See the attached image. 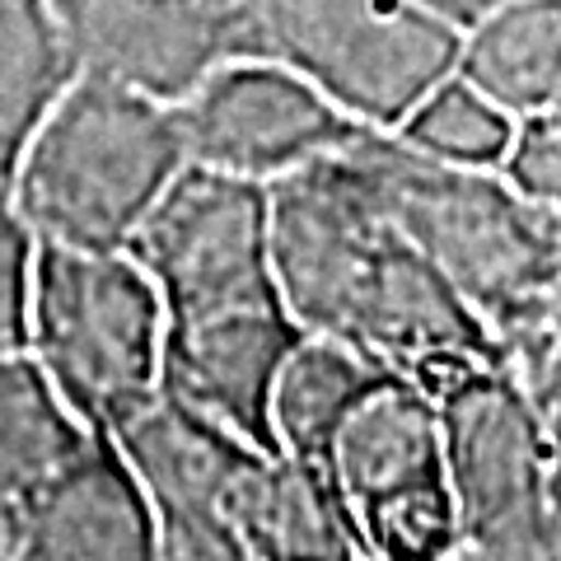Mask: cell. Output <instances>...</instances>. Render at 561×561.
I'll return each instance as SVG.
<instances>
[{"label":"cell","mask_w":561,"mask_h":561,"mask_svg":"<svg viewBox=\"0 0 561 561\" xmlns=\"http://www.w3.org/2000/svg\"><path fill=\"white\" fill-rule=\"evenodd\" d=\"M267 202L276 272L309 337L342 342L431 393L472 365L505 360L486 319L346 150L272 179Z\"/></svg>","instance_id":"cell-1"},{"label":"cell","mask_w":561,"mask_h":561,"mask_svg":"<svg viewBox=\"0 0 561 561\" xmlns=\"http://www.w3.org/2000/svg\"><path fill=\"white\" fill-rule=\"evenodd\" d=\"M164 300V389L272 449V389L305 328L272 253L267 183L187 164L131 234Z\"/></svg>","instance_id":"cell-2"},{"label":"cell","mask_w":561,"mask_h":561,"mask_svg":"<svg viewBox=\"0 0 561 561\" xmlns=\"http://www.w3.org/2000/svg\"><path fill=\"white\" fill-rule=\"evenodd\" d=\"M183 169L187 140L169 99L80 70L28 140L10 197L38 243L127 249Z\"/></svg>","instance_id":"cell-3"},{"label":"cell","mask_w":561,"mask_h":561,"mask_svg":"<svg viewBox=\"0 0 561 561\" xmlns=\"http://www.w3.org/2000/svg\"><path fill=\"white\" fill-rule=\"evenodd\" d=\"M346 154L375 183L389 216L482 313L501 346L557 290L561 239L548 225V206L529 202L505 173L496 179L491 169L440 160L379 127L360 131Z\"/></svg>","instance_id":"cell-4"},{"label":"cell","mask_w":561,"mask_h":561,"mask_svg":"<svg viewBox=\"0 0 561 561\" xmlns=\"http://www.w3.org/2000/svg\"><path fill=\"white\" fill-rule=\"evenodd\" d=\"M28 351L94 431L164 389V300L131 249L38 243Z\"/></svg>","instance_id":"cell-5"},{"label":"cell","mask_w":561,"mask_h":561,"mask_svg":"<svg viewBox=\"0 0 561 561\" xmlns=\"http://www.w3.org/2000/svg\"><path fill=\"white\" fill-rule=\"evenodd\" d=\"M131 459L173 561H276L280 454L160 389L108 431Z\"/></svg>","instance_id":"cell-6"},{"label":"cell","mask_w":561,"mask_h":561,"mask_svg":"<svg viewBox=\"0 0 561 561\" xmlns=\"http://www.w3.org/2000/svg\"><path fill=\"white\" fill-rule=\"evenodd\" d=\"M257 57L286 61L365 127L398 131L463 61V24L431 0H253Z\"/></svg>","instance_id":"cell-7"},{"label":"cell","mask_w":561,"mask_h":561,"mask_svg":"<svg viewBox=\"0 0 561 561\" xmlns=\"http://www.w3.org/2000/svg\"><path fill=\"white\" fill-rule=\"evenodd\" d=\"M459 538L472 557H542L561 542L557 454L529 393L486 360L435 389Z\"/></svg>","instance_id":"cell-8"},{"label":"cell","mask_w":561,"mask_h":561,"mask_svg":"<svg viewBox=\"0 0 561 561\" xmlns=\"http://www.w3.org/2000/svg\"><path fill=\"white\" fill-rule=\"evenodd\" d=\"M328 472L370 561L459 557L445 421L426 383L379 375L332 435Z\"/></svg>","instance_id":"cell-9"},{"label":"cell","mask_w":561,"mask_h":561,"mask_svg":"<svg viewBox=\"0 0 561 561\" xmlns=\"http://www.w3.org/2000/svg\"><path fill=\"white\" fill-rule=\"evenodd\" d=\"M173 108L183 122L187 164L257 183L342 154L360 131H370L313 80L272 57L225 61Z\"/></svg>","instance_id":"cell-10"},{"label":"cell","mask_w":561,"mask_h":561,"mask_svg":"<svg viewBox=\"0 0 561 561\" xmlns=\"http://www.w3.org/2000/svg\"><path fill=\"white\" fill-rule=\"evenodd\" d=\"M80 70L179 103L225 61L257 57L253 0H51Z\"/></svg>","instance_id":"cell-11"},{"label":"cell","mask_w":561,"mask_h":561,"mask_svg":"<svg viewBox=\"0 0 561 561\" xmlns=\"http://www.w3.org/2000/svg\"><path fill=\"white\" fill-rule=\"evenodd\" d=\"M24 561H150L160 524L131 459L108 431H94L76 459L33 491L14 515V552Z\"/></svg>","instance_id":"cell-12"},{"label":"cell","mask_w":561,"mask_h":561,"mask_svg":"<svg viewBox=\"0 0 561 561\" xmlns=\"http://www.w3.org/2000/svg\"><path fill=\"white\" fill-rule=\"evenodd\" d=\"M90 435L94 426L61 398L33 351H0V511L20 515Z\"/></svg>","instance_id":"cell-13"},{"label":"cell","mask_w":561,"mask_h":561,"mask_svg":"<svg viewBox=\"0 0 561 561\" xmlns=\"http://www.w3.org/2000/svg\"><path fill=\"white\" fill-rule=\"evenodd\" d=\"M80 76V57L51 0H0V183Z\"/></svg>","instance_id":"cell-14"},{"label":"cell","mask_w":561,"mask_h":561,"mask_svg":"<svg viewBox=\"0 0 561 561\" xmlns=\"http://www.w3.org/2000/svg\"><path fill=\"white\" fill-rule=\"evenodd\" d=\"M459 70L515 117L561 94V0H496L468 24Z\"/></svg>","instance_id":"cell-15"},{"label":"cell","mask_w":561,"mask_h":561,"mask_svg":"<svg viewBox=\"0 0 561 561\" xmlns=\"http://www.w3.org/2000/svg\"><path fill=\"white\" fill-rule=\"evenodd\" d=\"M379 375L375 360L351 351L332 337H300V346L286 356L272 389V440L276 454L328 468L332 435L346 421V412L360 402Z\"/></svg>","instance_id":"cell-16"},{"label":"cell","mask_w":561,"mask_h":561,"mask_svg":"<svg viewBox=\"0 0 561 561\" xmlns=\"http://www.w3.org/2000/svg\"><path fill=\"white\" fill-rule=\"evenodd\" d=\"M398 136H408L416 150L440 154L454 164L501 169L505 150L515 140V113L501 108L486 90H478L463 70H454L402 117Z\"/></svg>","instance_id":"cell-17"},{"label":"cell","mask_w":561,"mask_h":561,"mask_svg":"<svg viewBox=\"0 0 561 561\" xmlns=\"http://www.w3.org/2000/svg\"><path fill=\"white\" fill-rule=\"evenodd\" d=\"M501 173L529 202L561 210V94H552L548 103H538L529 113H519Z\"/></svg>","instance_id":"cell-18"},{"label":"cell","mask_w":561,"mask_h":561,"mask_svg":"<svg viewBox=\"0 0 561 561\" xmlns=\"http://www.w3.org/2000/svg\"><path fill=\"white\" fill-rule=\"evenodd\" d=\"M38 239L24 225L10 183H0V351H28V295Z\"/></svg>","instance_id":"cell-19"},{"label":"cell","mask_w":561,"mask_h":561,"mask_svg":"<svg viewBox=\"0 0 561 561\" xmlns=\"http://www.w3.org/2000/svg\"><path fill=\"white\" fill-rule=\"evenodd\" d=\"M14 552V519L0 511V557H10Z\"/></svg>","instance_id":"cell-20"}]
</instances>
